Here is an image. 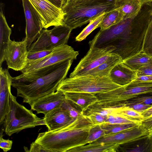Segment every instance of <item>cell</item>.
Segmentation results:
<instances>
[{"instance_id": "cell-1", "label": "cell", "mask_w": 152, "mask_h": 152, "mask_svg": "<svg viewBox=\"0 0 152 152\" xmlns=\"http://www.w3.org/2000/svg\"><path fill=\"white\" fill-rule=\"evenodd\" d=\"M73 60H67L27 74L12 77L17 96L30 105L39 99L56 92L66 78Z\"/></svg>"}, {"instance_id": "cell-2", "label": "cell", "mask_w": 152, "mask_h": 152, "mask_svg": "<svg viewBox=\"0 0 152 152\" xmlns=\"http://www.w3.org/2000/svg\"><path fill=\"white\" fill-rule=\"evenodd\" d=\"M95 125L83 113L59 129L39 133L35 141L51 152H68L86 145L90 131Z\"/></svg>"}, {"instance_id": "cell-3", "label": "cell", "mask_w": 152, "mask_h": 152, "mask_svg": "<svg viewBox=\"0 0 152 152\" xmlns=\"http://www.w3.org/2000/svg\"><path fill=\"white\" fill-rule=\"evenodd\" d=\"M115 8V3L102 0H67L61 8L63 24L72 30Z\"/></svg>"}, {"instance_id": "cell-4", "label": "cell", "mask_w": 152, "mask_h": 152, "mask_svg": "<svg viewBox=\"0 0 152 152\" xmlns=\"http://www.w3.org/2000/svg\"><path fill=\"white\" fill-rule=\"evenodd\" d=\"M121 86L113 83L109 76L83 75L66 78L57 91L62 92H83L97 94Z\"/></svg>"}, {"instance_id": "cell-5", "label": "cell", "mask_w": 152, "mask_h": 152, "mask_svg": "<svg viewBox=\"0 0 152 152\" xmlns=\"http://www.w3.org/2000/svg\"><path fill=\"white\" fill-rule=\"evenodd\" d=\"M4 124V131L10 136L25 129L44 125L43 119L37 116L31 110L19 104L16 97L12 94L10 96L9 109Z\"/></svg>"}, {"instance_id": "cell-6", "label": "cell", "mask_w": 152, "mask_h": 152, "mask_svg": "<svg viewBox=\"0 0 152 152\" xmlns=\"http://www.w3.org/2000/svg\"><path fill=\"white\" fill-rule=\"evenodd\" d=\"M152 93V81L134 80L129 84L112 90L96 94L97 103L105 107H113L119 103L138 95Z\"/></svg>"}, {"instance_id": "cell-7", "label": "cell", "mask_w": 152, "mask_h": 152, "mask_svg": "<svg viewBox=\"0 0 152 152\" xmlns=\"http://www.w3.org/2000/svg\"><path fill=\"white\" fill-rule=\"evenodd\" d=\"M72 31L64 25L55 26L50 30L43 29L37 40L28 48V52L53 50L67 44Z\"/></svg>"}, {"instance_id": "cell-8", "label": "cell", "mask_w": 152, "mask_h": 152, "mask_svg": "<svg viewBox=\"0 0 152 152\" xmlns=\"http://www.w3.org/2000/svg\"><path fill=\"white\" fill-rule=\"evenodd\" d=\"M79 53L71 46L66 44L57 47L48 55L39 59L28 63L20 71L27 74L47 67L59 62L76 59Z\"/></svg>"}, {"instance_id": "cell-9", "label": "cell", "mask_w": 152, "mask_h": 152, "mask_svg": "<svg viewBox=\"0 0 152 152\" xmlns=\"http://www.w3.org/2000/svg\"><path fill=\"white\" fill-rule=\"evenodd\" d=\"M115 49V48L112 46L90 48L86 55L71 73L69 77L84 75L105 61Z\"/></svg>"}, {"instance_id": "cell-10", "label": "cell", "mask_w": 152, "mask_h": 152, "mask_svg": "<svg viewBox=\"0 0 152 152\" xmlns=\"http://www.w3.org/2000/svg\"><path fill=\"white\" fill-rule=\"evenodd\" d=\"M26 20V37L29 48L44 28V22L39 13L29 0H22Z\"/></svg>"}, {"instance_id": "cell-11", "label": "cell", "mask_w": 152, "mask_h": 152, "mask_svg": "<svg viewBox=\"0 0 152 152\" xmlns=\"http://www.w3.org/2000/svg\"><path fill=\"white\" fill-rule=\"evenodd\" d=\"M28 51L26 40L20 42L11 40L5 55L8 69L20 71L27 64Z\"/></svg>"}, {"instance_id": "cell-12", "label": "cell", "mask_w": 152, "mask_h": 152, "mask_svg": "<svg viewBox=\"0 0 152 152\" xmlns=\"http://www.w3.org/2000/svg\"><path fill=\"white\" fill-rule=\"evenodd\" d=\"M42 17L44 28L64 25V15L61 9L55 6L48 0H29Z\"/></svg>"}, {"instance_id": "cell-13", "label": "cell", "mask_w": 152, "mask_h": 152, "mask_svg": "<svg viewBox=\"0 0 152 152\" xmlns=\"http://www.w3.org/2000/svg\"><path fill=\"white\" fill-rule=\"evenodd\" d=\"M150 133L140 124L117 133L105 135L94 142L102 144L120 145Z\"/></svg>"}, {"instance_id": "cell-14", "label": "cell", "mask_w": 152, "mask_h": 152, "mask_svg": "<svg viewBox=\"0 0 152 152\" xmlns=\"http://www.w3.org/2000/svg\"><path fill=\"white\" fill-rule=\"evenodd\" d=\"M0 124H4V118L9 108L10 96L12 94V77L8 69L0 67Z\"/></svg>"}, {"instance_id": "cell-15", "label": "cell", "mask_w": 152, "mask_h": 152, "mask_svg": "<svg viewBox=\"0 0 152 152\" xmlns=\"http://www.w3.org/2000/svg\"><path fill=\"white\" fill-rule=\"evenodd\" d=\"M65 100L64 95L62 91L56 92L39 99L30 106L31 110L37 113L44 115L50 111L60 107Z\"/></svg>"}, {"instance_id": "cell-16", "label": "cell", "mask_w": 152, "mask_h": 152, "mask_svg": "<svg viewBox=\"0 0 152 152\" xmlns=\"http://www.w3.org/2000/svg\"><path fill=\"white\" fill-rule=\"evenodd\" d=\"M72 119L68 112L61 106L45 115L43 119L44 125L48 128V131H52L63 127Z\"/></svg>"}, {"instance_id": "cell-17", "label": "cell", "mask_w": 152, "mask_h": 152, "mask_svg": "<svg viewBox=\"0 0 152 152\" xmlns=\"http://www.w3.org/2000/svg\"><path fill=\"white\" fill-rule=\"evenodd\" d=\"M117 151L152 152L151 132L120 145Z\"/></svg>"}, {"instance_id": "cell-18", "label": "cell", "mask_w": 152, "mask_h": 152, "mask_svg": "<svg viewBox=\"0 0 152 152\" xmlns=\"http://www.w3.org/2000/svg\"><path fill=\"white\" fill-rule=\"evenodd\" d=\"M109 76L113 83L121 86L129 84L137 77V71L131 69L122 62L114 66Z\"/></svg>"}, {"instance_id": "cell-19", "label": "cell", "mask_w": 152, "mask_h": 152, "mask_svg": "<svg viewBox=\"0 0 152 152\" xmlns=\"http://www.w3.org/2000/svg\"><path fill=\"white\" fill-rule=\"evenodd\" d=\"M66 99L83 113L98 99L95 94L83 92H64Z\"/></svg>"}, {"instance_id": "cell-20", "label": "cell", "mask_w": 152, "mask_h": 152, "mask_svg": "<svg viewBox=\"0 0 152 152\" xmlns=\"http://www.w3.org/2000/svg\"><path fill=\"white\" fill-rule=\"evenodd\" d=\"M4 4L0 3V67L5 61V55L11 41L10 36L12 33L3 12Z\"/></svg>"}, {"instance_id": "cell-21", "label": "cell", "mask_w": 152, "mask_h": 152, "mask_svg": "<svg viewBox=\"0 0 152 152\" xmlns=\"http://www.w3.org/2000/svg\"><path fill=\"white\" fill-rule=\"evenodd\" d=\"M122 61L119 56L112 53L111 55L103 63L88 71L84 75L100 77L109 76L110 72L114 66L122 62Z\"/></svg>"}, {"instance_id": "cell-22", "label": "cell", "mask_w": 152, "mask_h": 152, "mask_svg": "<svg viewBox=\"0 0 152 152\" xmlns=\"http://www.w3.org/2000/svg\"><path fill=\"white\" fill-rule=\"evenodd\" d=\"M115 5L123 15L124 19L136 17L142 6L138 0H117L115 2Z\"/></svg>"}, {"instance_id": "cell-23", "label": "cell", "mask_w": 152, "mask_h": 152, "mask_svg": "<svg viewBox=\"0 0 152 152\" xmlns=\"http://www.w3.org/2000/svg\"><path fill=\"white\" fill-rule=\"evenodd\" d=\"M119 145L93 142L73 148L68 152H114L117 151Z\"/></svg>"}, {"instance_id": "cell-24", "label": "cell", "mask_w": 152, "mask_h": 152, "mask_svg": "<svg viewBox=\"0 0 152 152\" xmlns=\"http://www.w3.org/2000/svg\"><path fill=\"white\" fill-rule=\"evenodd\" d=\"M152 57L142 50L132 56L123 60L122 62L131 69L137 71L148 64Z\"/></svg>"}, {"instance_id": "cell-25", "label": "cell", "mask_w": 152, "mask_h": 152, "mask_svg": "<svg viewBox=\"0 0 152 152\" xmlns=\"http://www.w3.org/2000/svg\"><path fill=\"white\" fill-rule=\"evenodd\" d=\"M124 19L123 15L119 10L118 8H115L104 15L99 26L100 30L107 29Z\"/></svg>"}, {"instance_id": "cell-26", "label": "cell", "mask_w": 152, "mask_h": 152, "mask_svg": "<svg viewBox=\"0 0 152 152\" xmlns=\"http://www.w3.org/2000/svg\"><path fill=\"white\" fill-rule=\"evenodd\" d=\"M152 105V93L141 94L128 100L121 102L113 107H122L136 104Z\"/></svg>"}, {"instance_id": "cell-27", "label": "cell", "mask_w": 152, "mask_h": 152, "mask_svg": "<svg viewBox=\"0 0 152 152\" xmlns=\"http://www.w3.org/2000/svg\"><path fill=\"white\" fill-rule=\"evenodd\" d=\"M105 13H104L91 20L89 24L76 37L75 40L77 41L80 42L85 39L92 31L95 29L99 27L103 15Z\"/></svg>"}, {"instance_id": "cell-28", "label": "cell", "mask_w": 152, "mask_h": 152, "mask_svg": "<svg viewBox=\"0 0 152 152\" xmlns=\"http://www.w3.org/2000/svg\"><path fill=\"white\" fill-rule=\"evenodd\" d=\"M140 124H141L132 123L111 124L104 123L100 125L104 130L105 135H108L134 128Z\"/></svg>"}, {"instance_id": "cell-29", "label": "cell", "mask_w": 152, "mask_h": 152, "mask_svg": "<svg viewBox=\"0 0 152 152\" xmlns=\"http://www.w3.org/2000/svg\"><path fill=\"white\" fill-rule=\"evenodd\" d=\"M113 108L114 110L112 113L118 114L128 118L140 122H141L143 119L141 113L132 109L124 107H118Z\"/></svg>"}, {"instance_id": "cell-30", "label": "cell", "mask_w": 152, "mask_h": 152, "mask_svg": "<svg viewBox=\"0 0 152 152\" xmlns=\"http://www.w3.org/2000/svg\"><path fill=\"white\" fill-rule=\"evenodd\" d=\"M142 51L152 57V13L149 18L144 38Z\"/></svg>"}, {"instance_id": "cell-31", "label": "cell", "mask_w": 152, "mask_h": 152, "mask_svg": "<svg viewBox=\"0 0 152 152\" xmlns=\"http://www.w3.org/2000/svg\"><path fill=\"white\" fill-rule=\"evenodd\" d=\"M113 110V107H104L96 102L89 106L83 114L85 115L95 114L107 116L111 114Z\"/></svg>"}, {"instance_id": "cell-32", "label": "cell", "mask_w": 152, "mask_h": 152, "mask_svg": "<svg viewBox=\"0 0 152 152\" xmlns=\"http://www.w3.org/2000/svg\"><path fill=\"white\" fill-rule=\"evenodd\" d=\"M141 122L128 118L118 114L112 113L107 115L105 123L113 124H141Z\"/></svg>"}, {"instance_id": "cell-33", "label": "cell", "mask_w": 152, "mask_h": 152, "mask_svg": "<svg viewBox=\"0 0 152 152\" xmlns=\"http://www.w3.org/2000/svg\"><path fill=\"white\" fill-rule=\"evenodd\" d=\"M104 129L100 125H95L91 129L86 141V145L93 142L105 135Z\"/></svg>"}, {"instance_id": "cell-34", "label": "cell", "mask_w": 152, "mask_h": 152, "mask_svg": "<svg viewBox=\"0 0 152 152\" xmlns=\"http://www.w3.org/2000/svg\"><path fill=\"white\" fill-rule=\"evenodd\" d=\"M53 50H41L30 52H28L27 63L44 58L50 54Z\"/></svg>"}, {"instance_id": "cell-35", "label": "cell", "mask_w": 152, "mask_h": 152, "mask_svg": "<svg viewBox=\"0 0 152 152\" xmlns=\"http://www.w3.org/2000/svg\"><path fill=\"white\" fill-rule=\"evenodd\" d=\"M137 77L144 75L152 76V57L148 64L137 71Z\"/></svg>"}, {"instance_id": "cell-36", "label": "cell", "mask_w": 152, "mask_h": 152, "mask_svg": "<svg viewBox=\"0 0 152 152\" xmlns=\"http://www.w3.org/2000/svg\"><path fill=\"white\" fill-rule=\"evenodd\" d=\"M86 115L93 124L96 125H101L105 123L107 117V116L95 114H91Z\"/></svg>"}, {"instance_id": "cell-37", "label": "cell", "mask_w": 152, "mask_h": 152, "mask_svg": "<svg viewBox=\"0 0 152 152\" xmlns=\"http://www.w3.org/2000/svg\"><path fill=\"white\" fill-rule=\"evenodd\" d=\"M29 152H51V151L41 144L35 141L33 142L30 145L28 151Z\"/></svg>"}, {"instance_id": "cell-38", "label": "cell", "mask_w": 152, "mask_h": 152, "mask_svg": "<svg viewBox=\"0 0 152 152\" xmlns=\"http://www.w3.org/2000/svg\"><path fill=\"white\" fill-rule=\"evenodd\" d=\"M12 144V140L9 139H4L3 138V135L1 134L0 137V148L5 152L11 150Z\"/></svg>"}, {"instance_id": "cell-39", "label": "cell", "mask_w": 152, "mask_h": 152, "mask_svg": "<svg viewBox=\"0 0 152 152\" xmlns=\"http://www.w3.org/2000/svg\"><path fill=\"white\" fill-rule=\"evenodd\" d=\"M151 106L143 104H136L124 106L134 110L137 112L141 113L149 108Z\"/></svg>"}, {"instance_id": "cell-40", "label": "cell", "mask_w": 152, "mask_h": 152, "mask_svg": "<svg viewBox=\"0 0 152 152\" xmlns=\"http://www.w3.org/2000/svg\"><path fill=\"white\" fill-rule=\"evenodd\" d=\"M141 124L148 131L151 132H152V116L143 119L141 122Z\"/></svg>"}, {"instance_id": "cell-41", "label": "cell", "mask_w": 152, "mask_h": 152, "mask_svg": "<svg viewBox=\"0 0 152 152\" xmlns=\"http://www.w3.org/2000/svg\"><path fill=\"white\" fill-rule=\"evenodd\" d=\"M51 3L58 8L61 9L67 0H48Z\"/></svg>"}, {"instance_id": "cell-42", "label": "cell", "mask_w": 152, "mask_h": 152, "mask_svg": "<svg viewBox=\"0 0 152 152\" xmlns=\"http://www.w3.org/2000/svg\"><path fill=\"white\" fill-rule=\"evenodd\" d=\"M143 119L148 118L152 115V105L141 113Z\"/></svg>"}, {"instance_id": "cell-43", "label": "cell", "mask_w": 152, "mask_h": 152, "mask_svg": "<svg viewBox=\"0 0 152 152\" xmlns=\"http://www.w3.org/2000/svg\"><path fill=\"white\" fill-rule=\"evenodd\" d=\"M134 80L143 81H152V76H142L137 77Z\"/></svg>"}, {"instance_id": "cell-44", "label": "cell", "mask_w": 152, "mask_h": 152, "mask_svg": "<svg viewBox=\"0 0 152 152\" xmlns=\"http://www.w3.org/2000/svg\"><path fill=\"white\" fill-rule=\"evenodd\" d=\"M142 5L144 4H147L152 2V0H138Z\"/></svg>"}, {"instance_id": "cell-45", "label": "cell", "mask_w": 152, "mask_h": 152, "mask_svg": "<svg viewBox=\"0 0 152 152\" xmlns=\"http://www.w3.org/2000/svg\"><path fill=\"white\" fill-rule=\"evenodd\" d=\"M102 0L105 1H108V2H110L115 3V2L117 0Z\"/></svg>"}, {"instance_id": "cell-46", "label": "cell", "mask_w": 152, "mask_h": 152, "mask_svg": "<svg viewBox=\"0 0 152 152\" xmlns=\"http://www.w3.org/2000/svg\"><path fill=\"white\" fill-rule=\"evenodd\" d=\"M151 132V133H152V132Z\"/></svg>"}, {"instance_id": "cell-47", "label": "cell", "mask_w": 152, "mask_h": 152, "mask_svg": "<svg viewBox=\"0 0 152 152\" xmlns=\"http://www.w3.org/2000/svg\"><path fill=\"white\" fill-rule=\"evenodd\" d=\"M152 116V115L151 116Z\"/></svg>"}]
</instances>
